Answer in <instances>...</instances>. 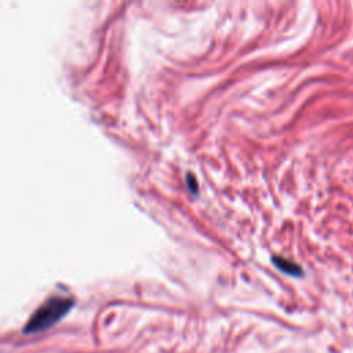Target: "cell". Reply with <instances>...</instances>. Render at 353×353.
<instances>
[{"mask_svg": "<svg viewBox=\"0 0 353 353\" xmlns=\"http://www.w3.org/2000/svg\"><path fill=\"white\" fill-rule=\"evenodd\" d=\"M273 263L274 266H277L281 272L290 274V276H301L302 272H301V268L291 262L290 259H285V258H281V256H273Z\"/></svg>", "mask_w": 353, "mask_h": 353, "instance_id": "7a4b0ae2", "label": "cell"}, {"mask_svg": "<svg viewBox=\"0 0 353 353\" xmlns=\"http://www.w3.org/2000/svg\"><path fill=\"white\" fill-rule=\"evenodd\" d=\"M73 306V299L54 296L46 301L29 319L26 323L23 332L25 334H36L44 331L58 323Z\"/></svg>", "mask_w": 353, "mask_h": 353, "instance_id": "6da1fadb", "label": "cell"}, {"mask_svg": "<svg viewBox=\"0 0 353 353\" xmlns=\"http://www.w3.org/2000/svg\"><path fill=\"white\" fill-rule=\"evenodd\" d=\"M186 181H188V188H189V190L194 194L196 192H197V183H196V179H194V176L193 175H188L186 176Z\"/></svg>", "mask_w": 353, "mask_h": 353, "instance_id": "3957f363", "label": "cell"}]
</instances>
